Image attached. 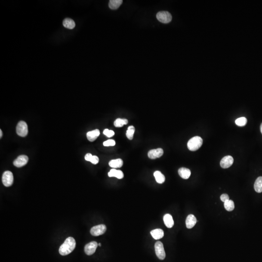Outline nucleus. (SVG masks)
<instances>
[{
	"instance_id": "72a5a7b5",
	"label": "nucleus",
	"mask_w": 262,
	"mask_h": 262,
	"mask_svg": "<svg viewBox=\"0 0 262 262\" xmlns=\"http://www.w3.org/2000/svg\"><path fill=\"white\" fill-rule=\"evenodd\" d=\"M98 246H100V247H101V243L98 244Z\"/></svg>"
},
{
	"instance_id": "423d86ee",
	"label": "nucleus",
	"mask_w": 262,
	"mask_h": 262,
	"mask_svg": "<svg viewBox=\"0 0 262 262\" xmlns=\"http://www.w3.org/2000/svg\"><path fill=\"white\" fill-rule=\"evenodd\" d=\"M14 181V177L12 172L10 171H6L3 173L2 182L4 186L9 187L12 185Z\"/></svg>"
},
{
	"instance_id": "f03ea898",
	"label": "nucleus",
	"mask_w": 262,
	"mask_h": 262,
	"mask_svg": "<svg viewBox=\"0 0 262 262\" xmlns=\"http://www.w3.org/2000/svg\"><path fill=\"white\" fill-rule=\"evenodd\" d=\"M202 143L203 141L200 136H194L188 141L187 148L191 151H196L201 147Z\"/></svg>"
},
{
	"instance_id": "ddd939ff",
	"label": "nucleus",
	"mask_w": 262,
	"mask_h": 262,
	"mask_svg": "<svg viewBox=\"0 0 262 262\" xmlns=\"http://www.w3.org/2000/svg\"><path fill=\"white\" fill-rule=\"evenodd\" d=\"M100 135V131L98 129L94 130L87 132V139L90 142H93L97 139V137Z\"/></svg>"
},
{
	"instance_id": "1a4fd4ad",
	"label": "nucleus",
	"mask_w": 262,
	"mask_h": 262,
	"mask_svg": "<svg viewBox=\"0 0 262 262\" xmlns=\"http://www.w3.org/2000/svg\"><path fill=\"white\" fill-rule=\"evenodd\" d=\"M28 161V157L25 155H22L17 157L13 162V164L17 168H21L27 164Z\"/></svg>"
},
{
	"instance_id": "aec40b11",
	"label": "nucleus",
	"mask_w": 262,
	"mask_h": 262,
	"mask_svg": "<svg viewBox=\"0 0 262 262\" xmlns=\"http://www.w3.org/2000/svg\"><path fill=\"white\" fill-rule=\"evenodd\" d=\"M156 181L158 184H162L165 181V177L159 171H156L153 173Z\"/></svg>"
},
{
	"instance_id": "39448f33",
	"label": "nucleus",
	"mask_w": 262,
	"mask_h": 262,
	"mask_svg": "<svg viewBox=\"0 0 262 262\" xmlns=\"http://www.w3.org/2000/svg\"><path fill=\"white\" fill-rule=\"evenodd\" d=\"M155 248L157 257L160 260H164L166 257V252L163 243L160 241L156 242Z\"/></svg>"
},
{
	"instance_id": "dca6fc26",
	"label": "nucleus",
	"mask_w": 262,
	"mask_h": 262,
	"mask_svg": "<svg viewBox=\"0 0 262 262\" xmlns=\"http://www.w3.org/2000/svg\"><path fill=\"white\" fill-rule=\"evenodd\" d=\"M151 236L153 238L156 240H159L161 238H163L164 235V231L160 229H156L153 230L151 232Z\"/></svg>"
},
{
	"instance_id": "a211bd4d",
	"label": "nucleus",
	"mask_w": 262,
	"mask_h": 262,
	"mask_svg": "<svg viewBox=\"0 0 262 262\" xmlns=\"http://www.w3.org/2000/svg\"><path fill=\"white\" fill-rule=\"evenodd\" d=\"M123 1L122 0H110L109 2V7L112 10H116L120 7Z\"/></svg>"
},
{
	"instance_id": "cd10ccee",
	"label": "nucleus",
	"mask_w": 262,
	"mask_h": 262,
	"mask_svg": "<svg viewBox=\"0 0 262 262\" xmlns=\"http://www.w3.org/2000/svg\"><path fill=\"white\" fill-rule=\"evenodd\" d=\"M103 134L106 135V136L108 137H112L115 135L114 132L113 131L109 130L106 129L103 131Z\"/></svg>"
},
{
	"instance_id": "c85d7f7f",
	"label": "nucleus",
	"mask_w": 262,
	"mask_h": 262,
	"mask_svg": "<svg viewBox=\"0 0 262 262\" xmlns=\"http://www.w3.org/2000/svg\"><path fill=\"white\" fill-rule=\"evenodd\" d=\"M99 161V159L98 157L96 156H93L91 160L90 161V162L92 163L93 164L96 165L98 163Z\"/></svg>"
},
{
	"instance_id": "c756f323",
	"label": "nucleus",
	"mask_w": 262,
	"mask_h": 262,
	"mask_svg": "<svg viewBox=\"0 0 262 262\" xmlns=\"http://www.w3.org/2000/svg\"><path fill=\"white\" fill-rule=\"evenodd\" d=\"M220 200H221V201L225 202L227 200H229V197L228 195H227V194H222L220 196Z\"/></svg>"
},
{
	"instance_id": "bb28decb",
	"label": "nucleus",
	"mask_w": 262,
	"mask_h": 262,
	"mask_svg": "<svg viewBox=\"0 0 262 262\" xmlns=\"http://www.w3.org/2000/svg\"><path fill=\"white\" fill-rule=\"evenodd\" d=\"M103 146H106V147L114 146L116 145V142L114 140L109 139V140H108V141L104 142L103 143Z\"/></svg>"
},
{
	"instance_id": "a878e982",
	"label": "nucleus",
	"mask_w": 262,
	"mask_h": 262,
	"mask_svg": "<svg viewBox=\"0 0 262 262\" xmlns=\"http://www.w3.org/2000/svg\"><path fill=\"white\" fill-rule=\"evenodd\" d=\"M235 124L238 126H244L247 123V120L246 117H241L235 120Z\"/></svg>"
},
{
	"instance_id": "9b49d317",
	"label": "nucleus",
	"mask_w": 262,
	"mask_h": 262,
	"mask_svg": "<svg viewBox=\"0 0 262 262\" xmlns=\"http://www.w3.org/2000/svg\"><path fill=\"white\" fill-rule=\"evenodd\" d=\"M164 151L161 148H158L156 149H153L150 151L148 152V156L149 158L151 159H155L160 157L163 155Z\"/></svg>"
},
{
	"instance_id": "f257e3e1",
	"label": "nucleus",
	"mask_w": 262,
	"mask_h": 262,
	"mask_svg": "<svg viewBox=\"0 0 262 262\" xmlns=\"http://www.w3.org/2000/svg\"><path fill=\"white\" fill-rule=\"evenodd\" d=\"M76 247L75 239L72 237H69L66 239L64 243L60 246L59 249V254L62 256H65L71 254Z\"/></svg>"
},
{
	"instance_id": "4468645a",
	"label": "nucleus",
	"mask_w": 262,
	"mask_h": 262,
	"mask_svg": "<svg viewBox=\"0 0 262 262\" xmlns=\"http://www.w3.org/2000/svg\"><path fill=\"white\" fill-rule=\"evenodd\" d=\"M108 175L110 177H114L119 179H122L124 177V174L122 171L115 170L114 169L110 170V171L108 173Z\"/></svg>"
},
{
	"instance_id": "7c9ffc66",
	"label": "nucleus",
	"mask_w": 262,
	"mask_h": 262,
	"mask_svg": "<svg viewBox=\"0 0 262 262\" xmlns=\"http://www.w3.org/2000/svg\"><path fill=\"white\" fill-rule=\"evenodd\" d=\"M93 156L91 153H87L86 156H85V159L86 161H89L90 162Z\"/></svg>"
},
{
	"instance_id": "412c9836",
	"label": "nucleus",
	"mask_w": 262,
	"mask_h": 262,
	"mask_svg": "<svg viewBox=\"0 0 262 262\" xmlns=\"http://www.w3.org/2000/svg\"><path fill=\"white\" fill-rule=\"evenodd\" d=\"M123 165V162L121 159H115L112 160L109 162V166L113 168H121Z\"/></svg>"
},
{
	"instance_id": "f8f14e48",
	"label": "nucleus",
	"mask_w": 262,
	"mask_h": 262,
	"mask_svg": "<svg viewBox=\"0 0 262 262\" xmlns=\"http://www.w3.org/2000/svg\"><path fill=\"white\" fill-rule=\"evenodd\" d=\"M197 221V219L193 215H189L187 216L185 221L186 227L188 229L192 228L195 226Z\"/></svg>"
},
{
	"instance_id": "4be33fe9",
	"label": "nucleus",
	"mask_w": 262,
	"mask_h": 262,
	"mask_svg": "<svg viewBox=\"0 0 262 262\" xmlns=\"http://www.w3.org/2000/svg\"><path fill=\"white\" fill-rule=\"evenodd\" d=\"M254 188L256 192H262V177H259L256 180L254 185Z\"/></svg>"
},
{
	"instance_id": "393cba45",
	"label": "nucleus",
	"mask_w": 262,
	"mask_h": 262,
	"mask_svg": "<svg viewBox=\"0 0 262 262\" xmlns=\"http://www.w3.org/2000/svg\"><path fill=\"white\" fill-rule=\"evenodd\" d=\"M135 132V128L133 126H130L128 128L126 132V136L129 140H132L134 137V134Z\"/></svg>"
},
{
	"instance_id": "f3484780",
	"label": "nucleus",
	"mask_w": 262,
	"mask_h": 262,
	"mask_svg": "<svg viewBox=\"0 0 262 262\" xmlns=\"http://www.w3.org/2000/svg\"><path fill=\"white\" fill-rule=\"evenodd\" d=\"M163 220L166 227H168V228H171L173 226L174 221H173L172 216L171 215L169 214H166L164 216Z\"/></svg>"
},
{
	"instance_id": "6e6552de",
	"label": "nucleus",
	"mask_w": 262,
	"mask_h": 262,
	"mask_svg": "<svg viewBox=\"0 0 262 262\" xmlns=\"http://www.w3.org/2000/svg\"><path fill=\"white\" fill-rule=\"evenodd\" d=\"M98 244L96 242L92 241L87 244L85 247V252L87 255H91L94 254L97 249Z\"/></svg>"
},
{
	"instance_id": "2eb2a0df",
	"label": "nucleus",
	"mask_w": 262,
	"mask_h": 262,
	"mask_svg": "<svg viewBox=\"0 0 262 262\" xmlns=\"http://www.w3.org/2000/svg\"><path fill=\"white\" fill-rule=\"evenodd\" d=\"M178 173L180 177L184 179H187L191 175V171L185 168H181L178 170Z\"/></svg>"
},
{
	"instance_id": "5701e85b",
	"label": "nucleus",
	"mask_w": 262,
	"mask_h": 262,
	"mask_svg": "<svg viewBox=\"0 0 262 262\" xmlns=\"http://www.w3.org/2000/svg\"><path fill=\"white\" fill-rule=\"evenodd\" d=\"M128 121L127 119H117L115 121L114 126L116 127H121L124 125L128 124Z\"/></svg>"
},
{
	"instance_id": "473e14b6",
	"label": "nucleus",
	"mask_w": 262,
	"mask_h": 262,
	"mask_svg": "<svg viewBox=\"0 0 262 262\" xmlns=\"http://www.w3.org/2000/svg\"><path fill=\"white\" fill-rule=\"evenodd\" d=\"M260 130H261V132L262 134V124H261V127H260Z\"/></svg>"
},
{
	"instance_id": "0eeeda50",
	"label": "nucleus",
	"mask_w": 262,
	"mask_h": 262,
	"mask_svg": "<svg viewBox=\"0 0 262 262\" xmlns=\"http://www.w3.org/2000/svg\"><path fill=\"white\" fill-rule=\"evenodd\" d=\"M106 231V227L104 224H100L94 226L90 230V234L93 236H98L105 234Z\"/></svg>"
},
{
	"instance_id": "6ab92c4d",
	"label": "nucleus",
	"mask_w": 262,
	"mask_h": 262,
	"mask_svg": "<svg viewBox=\"0 0 262 262\" xmlns=\"http://www.w3.org/2000/svg\"><path fill=\"white\" fill-rule=\"evenodd\" d=\"M63 24L65 27L69 29H72L75 27V22L73 20L70 18H66L63 21Z\"/></svg>"
},
{
	"instance_id": "7ed1b4c3",
	"label": "nucleus",
	"mask_w": 262,
	"mask_h": 262,
	"mask_svg": "<svg viewBox=\"0 0 262 262\" xmlns=\"http://www.w3.org/2000/svg\"><path fill=\"white\" fill-rule=\"evenodd\" d=\"M157 19L162 23H168L172 20V16L168 11H161L156 14Z\"/></svg>"
},
{
	"instance_id": "20e7f679",
	"label": "nucleus",
	"mask_w": 262,
	"mask_h": 262,
	"mask_svg": "<svg viewBox=\"0 0 262 262\" xmlns=\"http://www.w3.org/2000/svg\"><path fill=\"white\" fill-rule=\"evenodd\" d=\"M16 132L17 135L22 137H25L28 133L27 123L23 121L19 122L16 127Z\"/></svg>"
},
{
	"instance_id": "9d476101",
	"label": "nucleus",
	"mask_w": 262,
	"mask_h": 262,
	"mask_svg": "<svg viewBox=\"0 0 262 262\" xmlns=\"http://www.w3.org/2000/svg\"><path fill=\"white\" fill-rule=\"evenodd\" d=\"M234 163V158L230 156H226L222 158L220 162V165L221 168L223 169H227L230 168Z\"/></svg>"
},
{
	"instance_id": "b1692460",
	"label": "nucleus",
	"mask_w": 262,
	"mask_h": 262,
	"mask_svg": "<svg viewBox=\"0 0 262 262\" xmlns=\"http://www.w3.org/2000/svg\"><path fill=\"white\" fill-rule=\"evenodd\" d=\"M224 207L225 209L228 211H232L235 208V204L232 200H227L224 202Z\"/></svg>"
},
{
	"instance_id": "2f4dec72",
	"label": "nucleus",
	"mask_w": 262,
	"mask_h": 262,
	"mask_svg": "<svg viewBox=\"0 0 262 262\" xmlns=\"http://www.w3.org/2000/svg\"><path fill=\"white\" fill-rule=\"evenodd\" d=\"M2 130H0V137H1H1H2Z\"/></svg>"
}]
</instances>
